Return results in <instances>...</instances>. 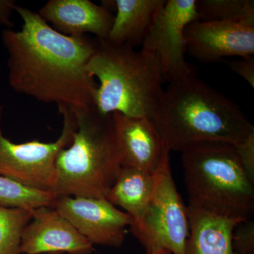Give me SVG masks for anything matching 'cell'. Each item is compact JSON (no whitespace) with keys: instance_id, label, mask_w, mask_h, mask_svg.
Listing matches in <instances>:
<instances>
[{"instance_id":"obj_1","label":"cell","mask_w":254,"mask_h":254,"mask_svg":"<svg viewBox=\"0 0 254 254\" xmlns=\"http://www.w3.org/2000/svg\"><path fill=\"white\" fill-rule=\"evenodd\" d=\"M15 12L22 20L21 30L1 32L11 88L58 108H94L98 85L86 66L96 39L62 34L28 8L16 5Z\"/></svg>"},{"instance_id":"obj_2","label":"cell","mask_w":254,"mask_h":254,"mask_svg":"<svg viewBox=\"0 0 254 254\" xmlns=\"http://www.w3.org/2000/svg\"><path fill=\"white\" fill-rule=\"evenodd\" d=\"M170 151L203 142L237 144L254 131L232 100L195 76L169 83L150 117Z\"/></svg>"},{"instance_id":"obj_3","label":"cell","mask_w":254,"mask_h":254,"mask_svg":"<svg viewBox=\"0 0 254 254\" xmlns=\"http://www.w3.org/2000/svg\"><path fill=\"white\" fill-rule=\"evenodd\" d=\"M87 71L98 79L96 109L104 115L148 117L156 109L164 89L160 65L154 57L128 46L97 39Z\"/></svg>"},{"instance_id":"obj_4","label":"cell","mask_w":254,"mask_h":254,"mask_svg":"<svg viewBox=\"0 0 254 254\" xmlns=\"http://www.w3.org/2000/svg\"><path fill=\"white\" fill-rule=\"evenodd\" d=\"M181 154L189 205L227 218L252 219L254 183L235 144L203 142Z\"/></svg>"},{"instance_id":"obj_5","label":"cell","mask_w":254,"mask_h":254,"mask_svg":"<svg viewBox=\"0 0 254 254\" xmlns=\"http://www.w3.org/2000/svg\"><path fill=\"white\" fill-rule=\"evenodd\" d=\"M74 113L77 127L71 144L57 158L53 192L106 198L122 168L112 115L102 114L95 107Z\"/></svg>"},{"instance_id":"obj_6","label":"cell","mask_w":254,"mask_h":254,"mask_svg":"<svg viewBox=\"0 0 254 254\" xmlns=\"http://www.w3.org/2000/svg\"><path fill=\"white\" fill-rule=\"evenodd\" d=\"M154 190L144 216L130 231L144 247L147 254L165 250L186 254L189 235L187 208L177 190L166 153L154 173Z\"/></svg>"},{"instance_id":"obj_7","label":"cell","mask_w":254,"mask_h":254,"mask_svg":"<svg viewBox=\"0 0 254 254\" xmlns=\"http://www.w3.org/2000/svg\"><path fill=\"white\" fill-rule=\"evenodd\" d=\"M63 119L61 134L56 141L44 143L33 140L16 143L3 134V107L0 105V175L23 186L53 192L55 163L62 150L67 148L76 129V115L67 108H58Z\"/></svg>"},{"instance_id":"obj_8","label":"cell","mask_w":254,"mask_h":254,"mask_svg":"<svg viewBox=\"0 0 254 254\" xmlns=\"http://www.w3.org/2000/svg\"><path fill=\"white\" fill-rule=\"evenodd\" d=\"M199 21L196 0H168L157 14L141 50L154 57L160 65L164 81L194 76L187 63L185 28Z\"/></svg>"},{"instance_id":"obj_9","label":"cell","mask_w":254,"mask_h":254,"mask_svg":"<svg viewBox=\"0 0 254 254\" xmlns=\"http://www.w3.org/2000/svg\"><path fill=\"white\" fill-rule=\"evenodd\" d=\"M54 208L92 245L120 247L132 218L106 198L58 195Z\"/></svg>"},{"instance_id":"obj_10","label":"cell","mask_w":254,"mask_h":254,"mask_svg":"<svg viewBox=\"0 0 254 254\" xmlns=\"http://www.w3.org/2000/svg\"><path fill=\"white\" fill-rule=\"evenodd\" d=\"M187 50L202 63L254 54V26L243 23L196 21L185 28Z\"/></svg>"},{"instance_id":"obj_11","label":"cell","mask_w":254,"mask_h":254,"mask_svg":"<svg viewBox=\"0 0 254 254\" xmlns=\"http://www.w3.org/2000/svg\"><path fill=\"white\" fill-rule=\"evenodd\" d=\"M93 245L53 207L33 210L21 237V254H91Z\"/></svg>"},{"instance_id":"obj_12","label":"cell","mask_w":254,"mask_h":254,"mask_svg":"<svg viewBox=\"0 0 254 254\" xmlns=\"http://www.w3.org/2000/svg\"><path fill=\"white\" fill-rule=\"evenodd\" d=\"M111 115L122 167L154 174L164 156L170 151L151 119L120 113Z\"/></svg>"},{"instance_id":"obj_13","label":"cell","mask_w":254,"mask_h":254,"mask_svg":"<svg viewBox=\"0 0 254 254\" xmlns=\"http://www.w3.org/2000/svg\"><path fill=\"white\" fill-rule=\"evenodd\" d=\"M38 13L62 34L80 37L90 33L100 40L108 38L115 18L104 5L90 0H50Z\"/></svg>"},{"instance_id":"obj_14","label":"cell","mask_w":254,"mask_h":254,"mask_svg":"<svg viewBox=\"0 0 254 254\" xmlns=\"http://www.w3.org/2000/svg\"><path fill=\"white\" fill-rule=\"evenodd\" d=\"M190 235L186 254H237L232 244L235 220L208 213L192 205L187 206Z\"/></svg>"},{"instance_id":"obj_15","label":"cell","mask_w":254,"mask_h":254,"mask_svg":"<svg viewBox=\"0 0 254 254\" xmlns=\"http://www.w3.org/2000/svg\"><path fill=\"white\" fill-rule=\"evenodd\" d=\"M166 0H114L116 10L105 41L114 46H141Z\"/></svg>"},{"instance_id":"obj_16","label":"cell","mask_w":254,"mask_h":254,"mask_svg":"<svg viewBox=\"0 0 254 254\" xmlns=\"http://www.w3.org/2000/svg\"><path fill=\"white\" fill-rule=\"evenodd\" d=\"M154 183V174L139 169L122 167L107 195V200L115 206L126 210L132 218L131 226L138 225L151 200Z\"/></svg>"},{"instance_id":"obj_17","label":"cell","mask_w":254,"mask_h":254,"mask_svg":"<svg viewBox=\"0 0 254 254\" xmlns=\"http://www.w3.org/2000/svg\"><path fill=\"white\" fill-rule=\"evenodd\" d=\"M199 21L243 23L254 26L252 0H196Z\"/></svg>"},{"instance_id":"obj_18","label":"cell","mask_w":254,"mask_h":254,"mask_svg":"<svg viewBox=\"0 0 254 254\" xmlns=\"http://www.w3.org/2000/svg\"><path fill=\"white\" fill-rule=\"evenodd\" d=\"M57 196L53 192L29 188L0 175V205L2 206L31 210L53 207Z\"/></svg>"},{"instance_id":"obj_19","label":"cell","mask_w":254,"mask_h":254,"mask_svg":"<svg viewBox=\"0 0 254 254\" xmlns=\"http://www.w3.org/2000/svg\"><path fill=\"white\" fill-rule=\"evenodd\" d=\"M33 211L0 205V254H21V237Z\"/></svg>"},{"instance_id":"obj_20","label":"cell","mask_w":254,"mask_h":254,"mask_svg":"<svg viewBox=\"0 0 254 254\" xmlns=\"http://www.w3.org/2000/svg\"><path fill=\"white\" fill-rule=\"evenodd\" d=\"M232 244L237 254H254V222L252 219L237 224L232 233Z\"/></svg>"},{"instance_id":"obj_21","label":"cell","mask_w":254,"mask_h":254,"mask_svg":"<svg viewBox=\"0 0 254 254\" xmlns=\"http://www.w3.org/2000/svg\"><path fill=\"white\" fill-rule=\"evenodd\" d=\"M235 145L241 163L250 180L254 183V131L244 141Z\"/></svg>"},{"instance_id":"obj_22","label":"cell","mask_w":254,"mask_h":254,"mask_svg":"<svg viewBox=\"0 0 254 254\" xmlns=\"http://www.w3.org/2000/svg\"><path fill=\"white\" fill-rule=\"evenodd\" d=\"M229 68L233 72L243 78L252 88H254V58H240V60L226 61Z\"/></svg>"},{"instance_id":"obj_23","label":"cell","mask_w":254,"mask_h":254,"mask_svg":"<svg viewBox=\"0 0 254 254\" xmlns=\"http://www.w3.org/2000/svg\"><path fill=\"white\" fill-rule=\"evenodd\" d=\"M16 5L14 0H0V25L7 29H12L14 27L11 18Z\"/></svg>"},{"instance_id":"obj_24","label":"cell","mask_w":254,"mask_h":254,"mask_svg":"<svg viewBox=\"0 0 254 254\" xmlns=\"http://www.w3.org/2000/svg\"><path fill=\"white\" fill-rule=\"evenodd\" d=\"M148 254H170V252H168V251L165 250H162L155 251V252H152V253Z\"/></svg>"},{"instance_id":"obj_25","label":"cell","mask_w":254,"mask_h":254,"mask_svg":"<svg viewBox=\"0 0 254 254\" xmlns=\"http://www.w3.org/2000/svg\"></svg>"}]
</instances>
